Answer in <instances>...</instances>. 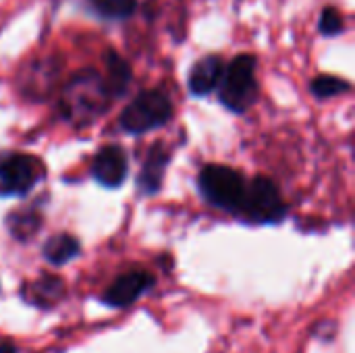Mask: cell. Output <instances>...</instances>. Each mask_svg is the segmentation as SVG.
Masks as SVG:
<instances>
[{
    "mask_svg": "<svg viewBox=\"0 0 355 353\" xmlns=\"http://www.w3.org/2000/svg\"><path fill=\"white\" fill-rule=\"evenodd\" d=\"M110 94L98 71H79L64 87L60 98L62 114L75 125H87L96 121L108 106Z\"/></svg>",
    "mask_w": 355,
    "mask_h": 353,
    "instance_id": "1",
    "label": "cell"
},
{
    "mask_svg": "<svg viewBox=\"0 0 355 353\" xmlns=\"http://www.w3.org/2000/svg\"><path fill=\"white\" fill-rule=\"evenodd\" d=\"M198 185L208 204L223 208L231 214H237L248 183H245L243 175L231 166L206 164L198 177Z\"/></svg>",
    "mask_w": 355,
    "mask_h": 353,
    "instance_id": "2",
    "label": "cell"
},
{
    "mask_svg": "<svg viewBox=\"0 0 355 353\" xmlns=\"http://www.w3.org/2000/svg\"><path fill=\"white\" fill-rule=\"evenodd\" d=\"M258 98L256 58L241 54L225 67L220 79V102L233 112H245Z\"/></svg>",
    "mask_w": 355,
    "mask_h": 353,
    "instance_id": "3",
    "label": "cell"
},
{
    "mask_svg": "<svg viewBox=\"0 0 355 353\" xmlns=\"http://www.w3.org/2000/svg\"><path fill=\"white\" fill-rule=\"evenodd\" d=\"M285 214H287V206L281 198L279 187L270 179L256 177L245 185V193L237 210V216H241L248 223L268 225V223L283 221Z\"/></svg>",
    "mask_w": 355,
    "mask_h": 353,
    "instance_id": "4",
    "label": "cell"
},
{
    "mask_svg": "<svg viewBox=\"0 0 355 353\" xmlns=\"http://www.w3.org/2000/svg\"><path fill=\"white\" fill-rule=\"evenodd\" d=\"M173 117V104L166 94L158 89H148L139 94L121 114V127L133 135L148 133L166 125Z\"/></svg>",
    "mask_w": 355,
    "mask_h": 353,
    "instance_id": "5",
    "label": "cell"
},
{
    "mask_svg": "<svg viewBox=\"0 0 355 353\" xmlns=\"http://www.w3.org/2000/svg\"><path fill=\"white\" fill-rule=\"evenodd\" d=\"M44 175V166L35 156L8 154L0 158V196H23Z\"/></svg>",
    "mask_w": 355,
    "mask_h": 353,
    "instance_id": "6",
    "label": "cell"
},
{
    "mask_svg": "<svg viewBox=\"0 0 355 353\" xmlns=\"http://www.w3.org/2000/svg\"><path fill=\"white\" fill-rule=\"evenodd\" d=\"M154 283V277L146 270H131L121 275L102 295V302L110 308H127L139 295H144Z\"/></svg>",
    "mask_w": 355,
    "mask_h": 353,
    "instance_id": "7",
    "label": "cell"
},
{
    "mask_svg": "<svg viewBox=\"0 0 355 353\" xmlns=\"http://www.w3.org/2000/svg\"><path fill=\"white\" fill-rule=\"evenodd\" d=\"M92 175L102 187H119L127 177V154L119 146L102 148L92 162Z\"/></svg>",
    "mask_w": 355,
    "mask_h": 353,
    "instance_id": "8",
    "label": "cell"
},
{
    "mask_svg": "<svg viewBox=\"0 0 355 353\" xmlns=\"http://www.w3.org/2000/svg\"><path fill=\"white\" fill-rule=\"evenodd\" d=\"M225 73V62L218 56H204L200 58L191 73H189V92L193 96H206L210 92H214L220 85Z\"/></svg>",
    "mask_w": 355,
    "mask_h": 353,
    "instance_id": "9",
    "label": "cell"
},
{
    "mask_svg": "<svg viewBox=\"0 0 355 353\" xmlns=\"http://www.w3.org/2000/svg\"><path fill=\"white\" fill-rule=\"evenodd\" d=\"M21 295L33 304V306H40V308H52L56 306L62 295H64V281L54 277V275H42L40 279L27 283L23 289H21Z\"/></svg>",
    "mask_w": 355,
    "mask_h": 353,
    "instance_id": "10",
    "label": "cell"
},
{
    "mask_svg": "<svg viewBox=\"0 0 355 353\" xmlns=\"http://www.w3.org/2000/svg\"><path fill=\"white\" fill-rule=\"evenodd\" d=\"M166 162H168V154L160 148H154L148 156V160L144 162V169L137 177V187L141 193L150 196L156 193L160 189L164 171H166Z\"/></svg>",
    "mask_w": 355,
    "mask_h": 353,
    "instance_id": "11",
    "label": "cell"
},
{
    "mask_svg": "<svg viewBox=\"0 0 355 353\" xmlns=\"http://www.w3.org/2000/svg\"><path fill=\"white\" fill-rule=\"evenodd\" d=\"M106 83V89L110 94V98L121 96L129 81H131V69L129 64L114 52H108V62H106V77H102Z\"/></svg>",
    "mask_w": 355,
    "mask_h": 353,
    "instance_id": "12",
    "label": "cell"
},
{
    "mask_svg": "<svg viewBox=\"0 0 355 353\" xmlns=\"http://www.w3.org/2000/svg\"><path fill=\"white\" fill-rule=\"evenodd\" d=\"M77 254H79V241L73 235H67V233L50 237L46 241V246H44V258L54 266L67 264Z\"/></svg>",
    "mask_w": 355,
    "mask_h": 353,
    "instance_id": "13",
    "label": "cell"
},
{
    "mask_svg": "<svg viewBox=\"0 0 355 353\" xmlns=\"http://www.w3.org/2000/svg\"><path fill=\"white\" fill-rule=\"evenodd\" d=\"M92 8L106 19H127L135 12L137 0H89Z\"/></svg>",
    "mask_w": 355,
    "mask_h": 353,
    "instance_id": "14",
    "label": "cell"
},
{
    "mask_svg": "<svg viewBox=\"0 0 355 353\" xmlns=\"http://www.w3.org/2000/svg\"><path fill=\"white\" fill-rule=\"evenodd\" d=\"M6 225H8V231L12 233V237L29 239L42 225V218L37 214H29V212H15L6 218Z\"/></svg>",
    "mask_w": 355,
    "mask_h": 353,
    "instance_id": "15",
    "label": "cell"
},
{
    "mask_svg": "<svg viewBox=\"0 0 355 353\" xmlns=\"http://www.w3.org/2000/svg\"><path fill=\"white\" fill-rule=\"evenodd\" d=\"M347 89H349V83L339 77H333V75H320L312 81V92L318 98H333Z\"/></svg>",
    "mask_w": 355,
    "mask_h": 353,
    "instance_id": "16",
    "label": "cell"
},
{
    "mask_svg": "<svg viewBox=\"0 0 355 353\" xmlns=\"http://www.w3.org/2000/svg\"><path fill=\"white\" fill-rule=\"evenodd\" d=\"M318 27H320V33H324V35H337V33L343 31V17L335 8L329 6V8L322 10Z\"/></svg>",
    "mask_w": 355,
    "mask_h": 353,
    "instance_id": "17",
    "label": "cell"
},
{
    "mask_svg": "<svg viewBox=\"0 0 355 353\" xmlns=\"http://www.w3.org/2000/svg\"><path fill=\"white\" fill-rule=\"evenodd\" d=\"M0 353H12V347H2V350H0Z\"/></svg>",
    "mask_w": 355,
    "mask_h": 353,
    "instance_id": "18",
    "label": "cell"
}]
</instances>
